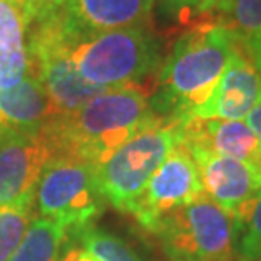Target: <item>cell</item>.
<instances>
[{
    "mask_svg": "<svg viewBox=\"0 0 261 261\" xmlns=\"http://www.w3.org/2000/svg\"><path fill=\"white\" fill-rule=\"evenodd\" d=\"M238 39L214 17L194 22L163 60L151 107L156 116L184 122L211 98L231 63Z\"/></svg>",
    "mask_w": 261,
    "mask_h": 261,
    "instance_id": "6da1fadb",
    "label": "cell"
},
{
    "mask_svg": "<svg viewBox=\"0 0 261 261\" xmlns=\"http://www.w3.org/2000/svg\"><path fill=\"white\" fill-rule=\"evenodd\" d=\"M143 85L111 88L71 114L53 116L43 127L55 154H66L98 166L117 148L160 119Z\"/></svg>",
    "mask_w": 261,
    "mask_h": 261,
    "instance_id": "7a4b0ae2",
    "label": "cell"
},
{
    "mask_svg": "<svg viewBox=\"0 0 261 261\" xmlns=\"http://www.w3.org/2000/svg\"><path fill=\"white\" fill-rule=\"evenodd\" d=\"M66 46L83 80L103 90L141 85L163 65L161 41L151 28L80 34L66 25L60 7Z\"/></svg>",
    "mask_w": 261,
    "mask_h": 261,
    "instance_id": "3957f363",
    "label": "cell"
},
{
    "mask_svg": "<svg viewBox=\"0 0 261 261\" xmlns=\"http://www.w3.org/2000/svg\"><path fill=\"white\" fill-rule=\"evenodd\" d=\"M180 143L181 122L165 117L126 141L97 166V181L106 202L129 214L154 171Z\"/></svg>",
    "mask_w": 261,
    "mask_h": 261,
    "instance_id": "277c9868",
    "label": "cell"
},
{
    "mask_svg": "<svg viewBox=\"0 0 261 261\" xmlns=\"http://www.w3.org/2000/svg\"><path fill=\"white\" fill-rule=\"evenodd\" d=\"M151 234L171 259H238L234 219L205 194L166 216Z\"/></svg>",
    "mask_w": 261,
    "mask_h": 261,
    "instance_id": "5b68a950",
    "label": "cell"
},
{
    "mask_svg": "<svg viewBox=\"0 0 261 261\" xmlns=\"http://www.w3.org/2000/svg\"><path fill=\"white\" fill-rule=\"evenodd\" d=\"M28 33L29 75L44 87L56 116L75 112L90 98L106 92L85 82L78 73L65 41L60 9L29 25Z\"/></svg>",
    "mask_w": 261,
    "mask_h": 261,
    "instance_id": "8992f818",
    "label": "cell"
},
{
    "mask_svg": "<svg viewBox=\"0 0 261 261\" xmlns=\"http://www.w3.org/2000/svg\"><path fill=\"white\" fill-rule=\"evenodd\" d=\"M36 202L41 217L75 231L90 226L107 203L97 181V166L66 154H55L46 163Z\"/></svg>",
    "mask_w": 261,
    "mask_h": 261,
    "instance_id": "52a82bcc",
    "label": "cell"
},
{
    "mask_svg": "<svg viewBox=\"0 0 261 261\" xmlns=\"http://www.w3.org/2000/svg\"><path fill=\"white\" fill-rule=\"evenodd\" d=\"M202 194L203 189L195 161L189 149L180 143L154 171L129 214L139 226L153 232L166 216Z\"/></svg>",
    "mask_w": 261,
    "mask_h": 261,
    "instance_id": "ba28073f",
    "label": "cell"
},
{
    "mask_svg": "<svg viewBox=\"0 0 261 261\" xmlns=\"http://www.w3.org/2000/svg\"><path fill=\"white\" fill-rule=\"evenodd\" d=\"M53 156L43 130L0 134V205L34 202L39 176Z\"/></svg>",
    "mask_w": 261,
    "mask_h": 261,
    "instance_id": "9c48e42d",
    "label": "cell"
},
{
    "mask_svg": "<svg viewBox=\"0 0 261 261\" xmlns=\"http://www.w3.org/2000/svg\"><path fill=\"white\" fill-rule=\"evenodd\" d=\"M187 149L197 165L203 194L232 219L261 190V171L251 165L202 148Z\"/></svg>",
    "mask_w": 261,
    "mask_h": 261,
    "instance_id": "30bf717a",
    "label": "cell"
},
{
    "mask_svg": "<svg viewBox=\"0 0 261 261\" xmlns=\"http://www.w3.org/2000/svg\"><path fill=\"white\" fill-rule=\"evenodd\" d=\"M261 98V76L251 56L238 43L231 63L214 88L211 98L192 117L243 121Z\"/></svg>",
    "mask_w": 261,
    "mask_h": 261,
    "instance_id": "8fae6325",
    "label": "cell"
},
{
    "mask_svg": "<svg viewBox=\"0 0 261 261\" xmlns=\"http://www.w3.org/2000/svg\"><path fill=\"white\" fill-rule=\"evenodd\" d=\"M154 0H65L61 14L75 33L151 28Z\"/></svg>",
    "mask_w": 261,
    "mask_h": 261,
    "instance_id": "7c38bea8",
    "label": "cell"
},
{
    "mask_svg": "<svg viewBox=\"0 0 261 261\" xmlns=\"http://www.w3.org/2000/svg\"><path fill=\"white\" fill-rule=\"evenodd\" d=\"M181 144L238 160L261 171V146L243 121L190 117L181 122Z\"/></svg>",
    "mask_w": 261,
    "mask_h": 261,
    "instance_id": "4fadbf2b",
    "label": "cell"
},
{
    "mask_svg": "<svg viewBox=\"0 0 261 261\" xmlns=\"http://www.w3.org/2000/svg\"><path fill=\"white\" fill-rule=\"evenodd\" d=\"M56 116L44 87L29 75L19 85L0 90V134L39 133Z\"/></svg>",
    "mask_w": 261,
    "mask_h": 261,
    "instance_id": "5bb4252c",
    "label": "cell"
},
{
    "mask_svg": "<svg viewBox=\"0 0 261 261\" xmlns=\"http://www.w3.org/2000/svg\"><path fill=\"white\" fill-rule=\"evenodd\" d=\"M28 24L17 0H0V90L19 85L29 73Z\"/></svg>",
    "mask_w": 261,
    "mask_h": 261,
    "instance_id": "9a60e30c",
    "label": "cell"
},
{
    "mask_svg": "<svg viewBox=\"0 0 261 261\" xmlns=\"http://www.w3.org/2000/svg\"><path fill=\"white\" fill-rule=\"evenodd\" d=\"M212 17L231 31L251 58L261 55V0H226Z\"/></svg>",
    "mask_w": 261,
    "mask_h": 261,
    "instance_id": "2e32d148",
    "label": "cell"
},
{
    "mask_svg": "<svg viewBox=\"0 0 261 261\" xmlns=\"http://www.w3.org/2000/svg\"><path fill=\"white\" fill-rule=\"evenodd\" d=\"M66 232L63 224L34 216L10 261H61Z\"/></svg>",
    "mask_w": 261,
    "mask_h": 261,
    "instance_id": "e0dca14e",
    "label": "cell"
},
{
    "mask_svg": "<svg viewBox=\"0 0 261 261\" xmlns=\"http://www.w3.org/2000/svg\"><path fill=\"white\" fill-rule=\"evenodd\" d=\"M236 261H261V190L236 216Z\"/></svg>",
    "mask_w": 261,
    "mask_h": 261,
    "instance_id": "ac0fdd59",
    "label": "cell"
},
{
    "mask_svg": "<svg viewBox=\"0 0 261 261\" xmlns=\"http://www.w3.org/2000/svg\"><path fill=\"white\" fill-rule=\"evenodd\" d=\"M75 232L78 244L102 261H143L127 241L102 227L87 226Z\"/></svg>",
    "mask_w": 261,
    "mask_h": 261,
    "instance_id": "d6986e66",
    "label": "cell"
},
{
    "mask_svg": "<svg viewBox=\"0 0 261 261\" xmlns=\"http://www.w3.org/2000/svg\"><path fill=\"white\" fill-rule=\"evenodd\" d=\"M34 217V202L0 205V261H10Z\"/></svg>",
    "mask_w": 261,
    "mask_h": 261,
    "instance_id": "ffe728a7",
    "label": "cell"
},
{
    "mask_svg": "<svg viewBox=\"0 0 261 261\" xmlns=\"http://www.w3.org/2000/svg\"><path fill=\"white\" fill-rule=\"evenodd\" d=\"M161 10L181 24H194V17H212L208 0H160Z\"/></svg>",
    "mask_w": 261,
    "mask_h": 261,
    "instance_id": "44dd1931",
    "label": "cell"
},
{
    "mask_svg": "<svg viewBox=\"0 0 261 261\" xmlns=\"http://www.w3.org/2000/svg\"><path fill=\"white\" fill-rule=\"evenodd\" d=\"M63 2L65 0H17L19 7L24 14L28 29L34 22H38V20L56 12L63 5Z\"/></svg>",
    "mask_w": 261,
    "mask_h": 261,
    "instance_id": "7402d4cb",
    "label": "cell"
},
{
    "mask_svg": "<svg viewBox=\"0 0 261 261\" xmlns=\"http://www.w3.org/2000/svg\"><path fill=\"white\" fill-rule=\"evenodd\" d=\"M61 261H102V259L97 258L90 251H87L80 244H73V246L68 248V251H65Z\"/></svg>",
    "mask_w": 261,
    "mask_h": 261,
    "instance_id": "603a6c76",
    "label": "cell"
},
{
    "mask_svg": "<svg viewBox=\"0 0 261 261\" xmlns=\"http://www.w3.org/2000/svg\"><path fill=\"white\" fill-rule=\"evenodd\" d=\"M246 124L254 133V136H256L258 143L261 146V98L256 102V106L251 109V112L246 116Z\"/></svg>",
    "mask_w": 261,
    "mask_h": 261,
    "instance_id": "cb8c5ba5",
    "label": "cell"
},
{
    "mask_svg": "<svg viewBox=\"0 0 261 261\" xmlns=\"http://www.w3.org/2000/svg\"><path fill=\"white\" fill-rule=\"evenodd\" d=\"M224 2H226V0H208V14L212 15Z\"/></svg>",
    "mask_w": 261,
    "mask_h": 261,
    "instance_id": "d4e9b609",
    "label": "cell"
},
{
    "mask_svg": "<svg viewBox=\"0 0 261 261\" xmlns=\"http://www.w3.org/2000/svg\"><path fill=\"white\" fill-rule=\"evenodd\" d=\"M254 61V65H256L258 71H259V76H261V55L259 56H254V58H251Z\"/></svg>",
    "mask_w": 261,
    "mask_h": 261,
    "instance_id": "484cf974",
    "label": "cell"
},
{
    "mask_svg": "<svg viewBox=\"0 0 261 261\" xmlns=\"http://www.w3.org/2000/svg\"><path fill=\"white\" fill-rule=\"evenodd\" d=\"M171 261H185V259H171Z\"/></svg>",
    "mask_w": 261,
    "mask_h": 261,
    "instance_id": "4316f807",
    "label": "cell"
}]
</instances>
